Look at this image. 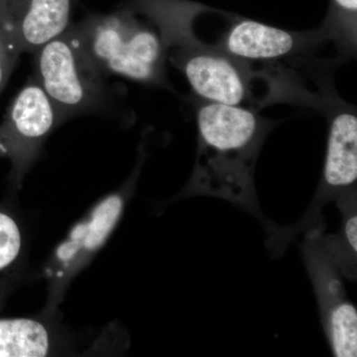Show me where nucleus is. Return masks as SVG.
Wrapping results in <instances>:
<instances>
[{
  "label": "nucleus",
  "instance_id": "obj_1",
  "mask_svg": "<svg viewBox=\"0 0 357 357\" xmlns=\"http://www.w3.org/2000/svg\"><path fill=\"white\" fill-rule=\"evenodd\" d=\"M195 98V96H194ZM198 149L194 171L178 198L208 196L229 201L259 218L268 234L255 190V167L263 143L276 121L255 107L222 105L195 98Z\"/></svg>",
  "mask_w": 357,
  "mask_h": 357
},
{
  "label": "nucleus",
  "instance_id": "obj_2",
  "mask_svg": "<svg viewBox=\"0 0 357 357\" xmlns=\"http://www.w3.org/2000/svg\"><path fill=\"white\" fill-rule=\"evenodd\" d=\"M123 6L144 15L156 28L167 61L184 75L195 98L229 105L253 100L251 82L256 70L249 62L195 35V20L213 11L210 7L190 0H126Z\"/></svg>",
  "mask_w": 357,
  "mask_h": 357
},
{
  "label": "nucleus",
  "instance_id": "obj_3",
  "mask_svg": "<svg viewBox=\"0 0 357 357\" xmlns=\"http://www.w3.org/2000/svg\"><path fill=\"white\" fill-rule=\"evenodd\" d=\"M337 65L317 61L309 66L316 89H307L303 81L294 84L289 95L290 105L318 110L328 122V141L323 173L306 217L323 218L326 204L335 203L345 192L357 190V110L340 95L333 82Z\"/></svg>",
  "mask_w": 357,
  "mask_h": 357
},
{
  "label": "nucleus",
  "instance_id": "obj_4",
  "mask_svg": "<svg viewBox=\"0 0 357 357\" xmlns=\"http://www.w3.org/2000/svg\"><path fill=\"white\" fill-rule=\"evenodd\" d=\"M89 57L105 77L119 76L170 88L167 55L158 31L128 7L109 14H89L74 24Z\"/></svg>",
  "mask_w": 357,
  "mask_h": 357
},
{
  "label": "nucleus",
  "instance_id": "obj_5",
  "mask_svg": "<svg viewBox=\"0 0 357 357\" xmlns=\"http://www.w3.org/2000/svg\"><path fill=\"white\" fill-rule=\"evenodd\" d=\"M34 54V79L53 102L62 123L81 115L114 112L112 89L74 25Z\"/></svg>",
  "mask_w": 357,
  "mask_h": 357
},
{
  "label": "nucleus",
  "instance_id": "obj_6",
  "mask_svg": "<svg viewBox=\"0 0 357 357\" xmlns=\"http://www.w3.org/2000/svg\"><path fill=\"white\" fill-rule=\"evenodd\" d=\"M326 223L305 232L303 260L318 301L321 326L333 356H357L356 307L347 298L342 274L321 241Z\"/></svg>",
  "mask_w": 357,
  "mask_h": 357
},
{
  "label": "nucleus",
  "instance_id": "obj_7",
  "mask_svg": "<svg viewBox=\"0 0 357 357\" xmlns=\"http://www.w3.org/2000/svg\"><path fill=\"white\" fill-rule=\"evenodd\" d=\"M140 160L128 184L119 192L102 199L70 230L69 236L56 249L46 268L49 283L48 307L60 303L70 280L105 245L123 213L126 198L135 185L140 171Z\"/></svg>",
  "mask_w": 357,
  "mask_h": 357
},
{
  "label": "nucleus",
  "instance_id": "obj_8",
  "mask_svg": "<svg viewBox=\"0 0 357 357\" xmlns=\"http://www.w3.org/2000/svg\"><path fill=\"white\" fill-rule=\"evenodd\" d=\"M60 115L38 82L32 77L9 105L0 124V157L11 162L9 180L20 187Z\"/></svg>",
  "mask_w": 357,
  "mask_h": 357
},
{
  "label": "nucleus",
  "instance_id": "obj_9",
  "mask_svg": "<svg viewBox=\"0 0 357 357\" xmlns=\"http://www.w3.org/2000/svg\"><path fill=\"white\" fill-rule=\"evenodd\" d=\"M328 41L321 28L289 31L245 17L231 18L217 44L234 57L244 61L274 62L311 53Z\"/></svg>",
  "mask_w": 357,
  "mask_h": 357
},
{
  "label": "nucleus",
  "instance_id": "obj_10",
  "mask_svg": "<svg viewBox=\"0 0 357 357\" xmlns=\"http://www.w3.org/2000/svg\"><path fill=\"white\" fill-rule=\"evenodd\" d=\"M77 0H0V28L18 53H35L70 27Z\"/></svg>",
  "mask_w": 357,
  "mask_h": 357
},
{
  "label": "nucleus",
  "instance_id": "obj_11",
  "mask_svg": "<svg viewBox=\"0 0 357 357\" xmlns=\"http://www.w3.org/2000/svg\"><path fill=\"white\" fill-rule=\"evenodd\" d=\"M357 190L345 192L335 202L342 223L337 234H321V241L340 273L356 280L357 270Z\"/></svg>",
  "mask_w": 357,
  "mask_h": 357
},
{
  "label": "nucleus",
  "instance_id": "obj_12",
  "mask_svg": "<svg viewBox=\"0 0 357 357\" xmlns=\"http://www.w3.org/2000/svg\"><path fill=\"white\" fill-rule=\"evenodd\" d=\"M50 337L36 319H0V357L46 356Z\"/></svg>",
  "mask_w": 357,
  "mask_h": 357
},
{
  "label": "nucleus",
  "instance_id": "obj_13",
  "mask_svg": "<svg viewBox=\"0 0 357 357\" xmlns=\"http://www.w3.org/2000/svg\"><path fill=\"white\" fill-rule=\"evenodd\" d=\"M328 41H333L342 58L356 55L357 0H330L328 14L319 26Z\"/></svg>",
  "mask_w": 357,
  "mask_h": 357
},
{
  "label": "nucleus",
  "instance_id": "obj_14",
  "mask_svg": "<svg viewBox=\"0 0 357 357\" xmlns=\"http://www.w3.org/2000/svg\"><path fill=\"white\" fill-rule=\"evenodd\" d=\"M21 248L20 225L9 213L0 211V307L10 291Z\"/></svg>",
  "mask_w": 357,
  "mask_h": 357
},
{
  "label": "nucleus",
  "instance_id": "obj_15",
  "mask_svg": "<svg viewBox=\"0 0 357 357\" xmlns=\"http://www.w3.org/2000/svg\"><path fill=\"white\" fill-rule=\"evenodd\" d=\"M20 57V54L0 28V93L8 83Z\"/></svg>",
  "mask_w": 357,
  "mask_h": 357
}]
</instances>
